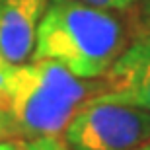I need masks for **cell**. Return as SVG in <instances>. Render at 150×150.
Returning <instances> with one entry per match:
<instances>
[{
	"label": "cell",
	"mask_w": 150,
	"mask_h": 150,
	"mask_svg": "<svg viewBox=\"0 0 150 150\" xmlns=\"http://www.w3.org/2000/svg\"><path fill=\"white\" fill-rule=\"evenodd\" d=\"M133 33L119 10L80 0H49L31 59H51L76 76L96 80L111 68Z\"/></svg>",
	"instance_id": "cell-1"
},
{
	"label": "cell",
	"mask_w": 150,
	"mask_h": 150,
	"mask_svg": "<svg viewBox=\"0 0 150 150\" xmlns=\"http://www.w3.org/2000/svg\"><path fill=\"white\" fill-rule=\"evenodd\" d=\"M103 78H80L51 59H29L12 64L6 96L16 139L62 134L82 103L101 94Z\"/></svg>",
	"instance_id": "cell-2"
},
{
	"label": "cell",
	"mask_w": 150,
	"mask_h": 150,
	"mask_svg": "<svg viewBox=\"0 0 150 150\" xmlns=\"http://www.w3.org/2000/svg\"><path fill=\"white\" fill-rule=\"evenodd\" d=\"M140 22L150 23V0H140Z\"/></svg>",
	"instance_id": "cell-10"
},
{
	"label": "cell",
	"mask_w": 150,
	"mask_h": 150,
	"mask_svg": "<svg viewBox=\"0 0 150 150\" xmlns=\"http://www.w3.org/2000/svg\"><path fill=\"white\" fill-rule=\"evenodd\" d=\"M134 150H150V140H148V142H144L142 146H139V148H134Z\"/></svg>",
	"instance_id": "cell-12"
},
{
	"label": "cell",
	"mask_w": 150,
	"mask_h": 150,
	"mask_svg": "<svg viewBox=\"0 0 150 150\" xmlns=\"http://www.w3.org/2000/svg\"><path fill=\"white\" fill-rule=\"evenodd\" d=\"M18 150H72L62 139V134L53 137H37V139H25L20 140Z\"/></svg>",
	"instance_id": "cell-6"
},
{
	"label": "cell",
	"mask_w": 150,
	"mask_h": 150,
	"mask_svg": "<svg viewBox=\"0 0 150 150\" xmlns=\"http://www.w3.org/2000/svg\"><path fill=\"white\" fill-rule=\"evenodd\" d=\"M18 146H20V140H18V139L0 140V150H18Z\"/></svg>",
	"instance_id": "cell-11"
},
{
	"label": "cell",
	"mask_w": 150,
	"mask_h": 150,
	"mask_svg": "<svg viewBox=\"0 0 150 150\" xmlns=\"http://www.w3.org/2000/svg\"><path fill=\"white\" fill-rule=\"evenodd\" d=\"M80 2H86L90 6H98V8H105V10H129L133 8L134 4H139L140 0H80Z\"/></svg>",
	"instance_id": "cell-8"
},
{
	"label": "cell",
	"mask_w": 150,
	"mask_h": 150,
	"mask_svg": "<svg viewBox=\"0 0 150 150\" xmlns=\"http://www.w3.org/2000/svg\"><path fill=\"white\" fill-rule=\"evenodd\" d=\"M49 0H0V53L10 64L29 61Z\"/></svg>",
	"instance_id": "cell-5"
},
{
	"label": "cell",
	"mask_w": 150,
	"mask_h": 150,
	"mask_svg": "<svg viewBox=\"0 0 150 150\" xmlns=\"http://www.w3.org/2000/svg\"><path fill=\"white\" fill-rule=\"evenodd\" d=\"M101 78L103 90L96 98L150 111V23L137 25L125 51Z\"/></svg>",
	"instance_id": "cell-4"
},
{
	"label": "cell",
	"mask_w": 150,
	"mask_h": 150,
	"mask_svg": "<svg viewBox=\"0 0 150 150\" xmlns=\"http://www.w3.org/2000/svg\"><path fill=\"white\" fill-rule=\"evenodd\" d=\"M62 139L72 150H134L150 140V111L94 96L74 113Z\"/></svg>",
	"instance_id": "cell-3"
},
{
	"label": "cell",
	"mask_w": 150,
	"mask_h": 150,
	"mask_svg": "<svg viewBox=\"0 0 150 150\" xmlns=\"http://www.w3.org/2000/svg\"><path fill=\"white\" fill-rule=\"evenodd\" d=\"M6 139H16V129H14L10 101H8V96L4 90V92H0V140Z\"/></svg>",
	"instance_id": "cell-7"
},
{
	"label": "cell",
	"mask_w": 150,
	"mask_h": 150,
	"mask_svg": "<svg viewBox=\"0 0 150 150\" xmlns=\"http://www.w3.org/2000/svg\"><path fill=\"white\" fill-rule=\"evenodd\" d=\"M12 64L4 59V55L0 53V92L6 90V82H8V74H10Z\"/></svg>",
	"instance_id": "cell-9"
}]
</instances>
